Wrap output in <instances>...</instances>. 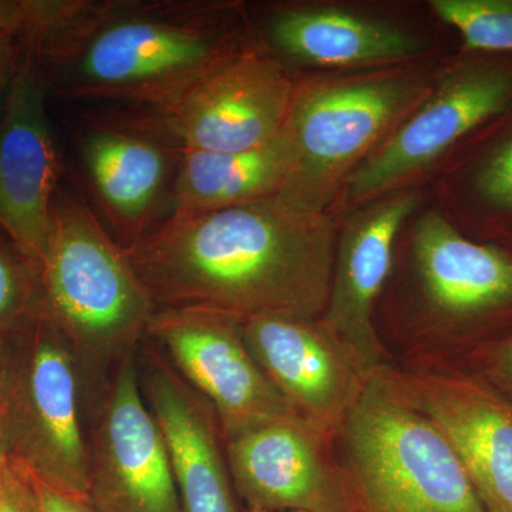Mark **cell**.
<instances>
[{"label":"cell","instance_id":"484cf974","mask_svg":"<svg viewBox=\"0 0 512 512\" xmlns=\"http://www.w3.org/2000/svg\"><path fill=\"white\" fill-rule=\"evenodd\" d=\"M23 50H25V43L22 36L15 33H0V113L8 99L10 86L15 79Z\"/></svg>","mask_w":512,"mask_h":512},{"label":"cell","instance_id":"d4e9b609","mask_svg":"<svg viewBox=\"0 0 512 512\" xmlns=\"http://www.w3.org/2000/svg\"><path fill=\"white\" fill-rule=\"evenodd\" d=\"M0 512H39L35 480L28 471L12 463L0 494Z\"/></svg>","mask_w":512,"mask_h":512},{"label":"cell","instance_id":"d6986e66","mask_svg":"<svg viewBox=\"0 0 512 512\" xmlns=\"http://www.w3.org/2000/svg\"><path fill=\"white\" fill-rule=\"evenodd\" d=\"M262 40L279 59L336 72L384 69L420 60L423 37L409 28L333 5L286 6L266 22Z\"/></svg>","mask_w":512,"mask_h":512},{"label":"cell","instance_id":"603a6c76","mask_svg":"<svg viewBox=\"0 0 512 512\" xmlns=\"http://www.w3.org/2000/svg\"><path fill=\"white\" fill-rule=\"evenodd\" d=\"M42 312L39 276L0 229V335L13 332Z\"/></svg>","mask_w":512,"mask_h":512},{"label":"cell","instance_id":"5bb4252c","mask_svg":"<svg viewBox=\"0 0 512 512\" xmlns=\"http://www.w3.org/2000/svg\"><path fill=\"white\" fill-rule=\"evenodd\" d=\"M45 77L32 50L22 59L0 113V229L40 278L59 181Z\"/></svg>","mask_w":512,"mask_h":512},{"label":"cell","instance_id":"ffe728a7","mask_svg":"<svg viewBox=\"0 0 512 512\" xmlns=\"http://www.w3.org/2000/svg\"><path fill=\"white\" fill-rule=\"evenodd\" d=\"M439 210L466 237L512 235V110L468 138L443 165Z\"/></svg>","mask_w":512,"mask_h":512},{"label":"cell","instance_id":"7a4b0ae2","mask_svg":"<svg viewBox=\"0 0 512 512\" xmlns=\"http://www.w3.org/2000/svg\"><path fill=\"white\" fill-rule=\"evenodd\" d=\"M22 39L49 94L157 113L256 40L238 3L195 0H26Z\"/></svg>","mask_w":512,"mask_h":512},{"label":"cell","instance_id":"f546056e","mask_svg":"<svg viewBox=\"0 0 512 512\" xmlns=\"http://www.w3.org/2000/svg\"><path fill=\"white\" fill-rule=\"evenodd\" d=\"M6 335H8V333H6ZM6 335H0V396H2L3 380H5Z\"/></svg>","mask_w":512,"mask_h":512},{"label":"cell","instance_id":"4dcf8cb0","mask_svg":"<svg viewBox=\"0 0 512 512\" xmlns=\"http://www.w3.org/2000/svg\"><path fill=\"white\" fill-rule=\"evenodd\" d=\"M497 244H500L501 247H504L505 249H507V251H510L512 254V235H510V237L501 239V241L497 242Z\"/></svg>","mask_w":512,"mask_h":512},{"label":"cell","instance_id":"44dd1931","mask_svg":"<svg viewBox=\"0 0 512 512\" xmlns=\"http://www.w3.org/2000/svg\"><path fill=\"white\" fill-rule=\"evenodd\" d=\"M291 168L284 130L265 146L242 153L183 150L171 188V214L217 211L274 197L284 190Z\"/></svg>","mask_w":512,"mask_h":512},{"label":"cell","instance_id":"f1b7e54d","mask_svg":"<svg viewBox=\"0 0 512 512\" xmlns=\"http://www.w3.org/2000/svg\"><path fill=\"white\" fill-rule=\"evenodd\" d=\"M10 467H12V461H10L8 453H6V448L3 446L2 439H0V494H2L6 480H8Z\"/></svg>","mask_w":512,"mask_h":512},{"label":"cell","instance_id":"7402d4cb","mask_svg":"<svg viewBox=\"0 0 512 512\" xmlns=\"http://www.w3.org/2000/svg\"><path fill=\"white\" fill-rule=\"evenodd\" d=\"M429 9L457 30L463 50L512 55V0H430Z\"/></svg>","mask_w":512,"mask_h":512},{"label":"cell","instance_id":"8fae6325","mask_svg":"<svg viewBox=\"0 0 512 512\" xmlns=\"http://www.w3.org/2000/svg\"><path fill=\"white\" fill-rule=\"evenodd\" d=\"M146 338L211 404L224 437L295 414L256 362L237 316L212 309L157 308Z\"/></svg>","mask_w":512,"mask_h":512},{"label":"cell","instance_id":"cb8c5ba5","mask_svg":"<svg viewBox=\"0 0 512 512\" xmlns=\"http://www.w3.org/2000/svg\"><path fill=\"white\" fill-rule=\"evenodd\" d=\"M460 370L512 402V333L476 353Z\"/></svg>","mask_w":512,"mask_h":512},{"label":"cell","instance_id":"ac0fdd59","mask_svg":"<svg viewBox=\"0 0 512 512\" xmlns=\"http://www.w3.org/2000/svg\"><path fill=\"white\" fill-rule=\"evenodd\" d=\"M140 376L148 407L164 437L181 512H245L211 404L178 375L150 339Z\"/></svg>","mask_w":512,"mask_h":512},{"label":"cell","instance_id":"277c9868","mask_svg":"<svg viewBox=\"0 0 512 512\" xmlns=\"http://www.w3.org/2000/svg\"><path fill=\"white\" fill-rule=\"evenodd\" d=\"M431 84L433 73L413 64L296 77L284 127L291 175L279 195L303 211H332L349 175L426 99Z\"/></svg>","mask_w":512,"mask_h":512},{"label":"cell","instance_id":"ba28073f","mask_svg":"<svg viewBox=\"0 0 512 512\" xmlns=\"http://www.w3.org/2000/svg\"><path fill=\"white\" fill-rule=\"evenodd\" d=\"M512 110V55L468 52L433 73L426 99L349 175L335 217L392 192L419 188L481 128Z\"/></svg>","mask_w":512,"mask_h":512},{"label":"cell","instance_id":"4316f807","mask_svg":"<svg viewBox=\"0 0 512 512\" xmlns=\"http://www.w3.org/2000/svg\"><path fill=\"white\" fill-rule=\"evenodd\" d=\"M35 487L39 512H93L86 500L59 493L36 480Z\"/></svg>","mask_w":512,"mask_h":512},{"label":"cell","instance_id":"52a82bcc","mask_svg":"<svg viewBox=\"0 0 512 512\" xmlns=\"http://www.w3.org/2000/svg\"><path fill=\"white\" fill-rule=\"evenodd\" d=\"M79 359L45 312L6 335L0 439L39 483L86 500L90 443L82 421Z\"/></svg>","mask_w":512,"mask_h":512},{"label":"cell","instance_id":"4fadbf2b","mask_svg":"<svg viewBox=\"0 0 512 512\" xmlns=\"http://www.w3.org/2000/svg\"><path fill=\"white\" fill-rule=\"evenodd\" d=\"M241 323L249 350L292 412L336 437L375 370L320 318L255 316Z\"/></svg>","mask_w":512,"mask_h":512},{"label":"cell","instance_id":"9a60e30c","mask_svg":"<svg viewBox=\"0 0 512 512\" xmlns=\"http://www.w3.org/2000/svg\"><path fill=\"white\" fill-rule=\"evenodd\" d=\"M390 369L446 437L484 511L512 512L511 400L461 370Z\"/></svg>","mask_w":512,"mask_h":512},{"label":"cell","instance_id":"6da1fadb","mask_svg":"<svg viewBox=\"0 0 512 512\" xmlns=\"http://www.w3.org/2000/svg\"><path fill=\"white\" fill-rule=\"evenodd\" d=\"M338 231L335 215L303 211L278 194L171 214L126 252L157 308L319 319Z\"/></svg>","mask_w":512,"mask_h":512},{"label":"cell","instance_id":"30bf717a","mask_svg":"<svg viewBox=\"0 0 512 512\" xmlns=\"http://www.w3.org/2000/svg\"><path fill=\"white\" fill-rule=\"evenodd\" d=\"M224 439L245 510L360 512L335 436L296 414Z\"/></svg>","mask_w":512,"mask_h":512},{"label":"cell","instance_id":"9c48e42d","mask_svg":"<svg viewBox=\"0 0 512 512\" xmlns=\"http://www.w3.org/2000/svg\"><path fill=\"white\" fill-rule=\"evenodd\" d=\"M295 86V74L256 39L158 117L183 150L242 153L281 134Z\"/></svg>","mask_w":512,"mask_h":512},{"label":"cell","instance_id":"1f68e13d","mask_svg":"<svg viewBox=\"0 0 512 512\" xmlns=\"http://www.w3.org/2000/svg\"><path fill=\"white\" fill-rule=\"evenodd\" d=\"M245 512H306V511H261V510H245Z\"/></svg>","mask_w":512,"mask_h":512},{"label":"cell","instance_id":"2e32d148","mask_svg":"<svg viewBox=\"0 0 512 512\" xmlns=\"http://www.w3.org/2000/svg\"><path fill=\"white\" fill-rule=\"evenodd\" d=\"M420 188L384 195L339 218L328 303L322 320L370 369L390 365L373 316L390 272L400 232L421 207Z\"/></svg>","mask_w":512,"mask_h":512},{"label":"cell","instance_id":"83f0119b","mask_svg":"<svg viewBox=\"0 0 512 512\" xmlns=\"http://www.w3.org/2000/svg\"><path fill=\"white\" fill-rule=\"evenodd\" d=\"M26 25V0H0V33L23 35Z\"/></svg>","mask_w":512,"mask_h":512},{"label":"cell","instance_id":"e0dca14e","mask_svg":"<svg viewBox=\"0 0 512 512\" xmlns=\"http://www.w3.org/2000/svg\"><path fill=\"white\" fill-rule=\"evenodd\" d=\"M183 156L160 117L94 121L80 137V157L101 210L128 251L154 228L153 218Z\"/></svg>","mask_w":512,"mask_h":512},{"label":"cell","instance_id":"8992f818","mask_svg":"<svg viewBox=\"0 0 512 512\" xmlns=\"http://www.w3.org/2000/svg\"><path fill=\"white\" fill-rule=\"evenodd\" d=\"M335 439L360 512H485L446 437L390 365L370 376Z\"/></svg>","mask_w":512,"mask_h":512},{"label":"cell","instance_id":"5b68a950","mask_svg":"<svg viewBox=\"0 0 512 512\" xmlns=\"http://www.w3.org/2000/svg\"><path fill=\"white\" fill-rule=\"evenodd\" d=\"M43 312L100 376L133 355L157 306L126 249L76 194L57 192L42 271Z\"/></svg>","mask_w":512,"mask_h":512},{"label":"cell","instance_id":"7c38bea8","mask_svg":"<svg viewBox=\"0 0 512 512\" xmlns=\"http://www.w3.org/2000/svg\"><path fill=\"white\" fill-rule=\"evenodd\" d=\"M90 434L93 512H181L170 457L134 355L114 366Z\"/></svg>","mask_w":512,"mask_h":512},{"label":"cell","instance_id":"3957f363","mask_svg":"<svg viewBox=\"0 0 512 512\" xmlns=\"http://www.w3.org/2000/svg\"><path fill=\"white\" fill-rule=\"evenodd\" d=\"M373 326L390 365L460 370L512 333L511 252L420 207L400 232Z\"/></svg>","mask_w":512,"mask_h":512}]
</instances>
